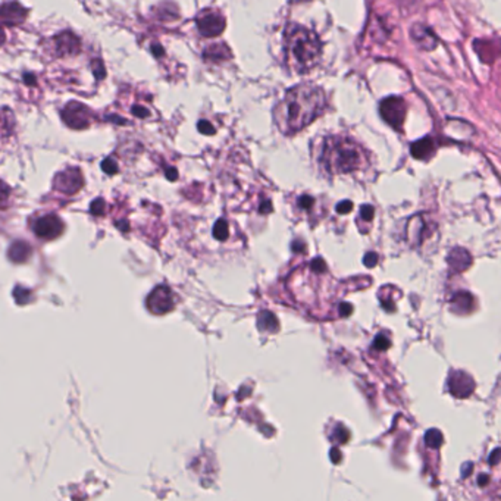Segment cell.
<instances>
[{"instance_id": "21", "label": "cell", "mask_w": 501, "mask_h": 501, "mask_svg": "<svg viewBox=\"0 0 501 501\" xmlns=\"http://www.w3.org/2000/svg\"><path fill=\"white\" fill-rule=\"evenodd\" d=\"M390 345H391V341H390L388 337L384 335V334H379L375 339V341H374V348H375V350H379V352L388 350Z\"/></svg>"}, {"instance_id": "22", "label": "cell", "mask_w": 501, "mask_h": 501, "mask_svg": "<svg viewBox=\"0 0 501 501\" xmlns=\"http://www.w3.org/2000/svg\"><path fill=\"white\" fill-rule=\"evenodd\" d=\"M102 169L109 173V175H114V173L118 172V165L116 162L112 159V158H107L102 162Z\"/></svg>"}, {"instance_id": "28", "label": "cell", "mask_w": 501, "mask_h": 501, "mask_svg": "<svg viewBox=\"0 0 501 501\" xmlns=\"http://www.w3.org/2000/svg\"><path fill=\"white\" fill-rule=\"evenodd\" d=\"M198 128H199V131H200L202 134H208V136L215 134V128H213V125H212L211 122H208V121H200V122L198 124Z\"/></svg>"}, {"instance_id": "38", "label": "cell", "mask_w": 501, "mask_h": 501, "mask_svg": "<svg viewBox=\"0 0 501 501\" xmlns=\"http://www.w3.org/2000/svg\"><path fill=\"white\" fill-rule=\"evenodd\" d=\"M167 177H168L171 181H175V180L178 178V172H177V169L169 168V169L167 171Z\"/></svg>"}, {"instance_id": "6", "label": "cell", "mask_w": 501, "mask_h": 501, "mask_svg": "<svg viewBox=\"0 0 501 501\" xmlns=\"http://www.w3.org/2000/svg\"><path fill=\"white\" fill-rule=\"evenodd\" d=\"M173 306H175V301H173V294L168 287L159 286L149 294L147 309L151 313L165 315V313L171 312L173 309Z\"/></svg>"}, {"instance_id": "24", "label": "cell", "mask_w": 501, "mask_h": 501, "mask_svg": "<svg viewBox=\"0 0 501 501\" xmlns=\"http://www.w3.org/2000/svg\"><path fill=\"white\" fill-rule=\"evenodd\" d=\"M9 195H10V189L3 181H0V208L6 206V203L9 200Z\"/></svg>"}, {"instance_id": "45", "label": "cell", "mask_w": 501, "mask_h": 501, "mask_svg": "<svg viewBox=\"0 0 501 501\" xmlns=\"http://www.w3.org/2000/svg\"><path fill=\"white\" fill-rule=\"evenodd\" d=\"M291 3H301V2H310V0H290Z\"/></svg>"}, {"instance_id": "18", "label": "cell", "mask_w": 501, "mask_h": 501, "mask_svg": "<svg viewBox=\"0 0 501 501\" xmlns=\"http://www.w3.org/2000/svg\"><path fill=\"white\" fill-rule=\"evenodd\" d=\"M231 52L228 50V47L225 45H215L206 49L204 52V58L212 62H220V61H226L230 59Z\"/></svg>"}, {"instance_id": "31", "label": "cell", "mask_w": 501, "mask_h": 501, "mask_svg": "<svg viewBox=\"0 0 501 501\" xmlns=\"http://www.w3.org/2000/svg\"><path fill=\"white\" fill-rule=\"evenodd\" d=\"M93 71H94V75H96V77L97 78H99V80H102V78H105V67H103V63L100 62V61H96L94 63H93Z\"/></svg>"}, {"instance_id": "16", "label": "cell", "mask_w": 501, "mask_h": 501, "mask_svg": "<svg viewBox=\"0 0 501 501\" xmlns=\"http://www.w3.org/2000/svg\"><path fill=\"white\" fill-rule=\"evenodd\" d=\"M257 326L260 331L266 332H275L278 330V319L275 318L274 313L270 312H260L257 317Z\"/></svg>"}, {"instance_id": "9", "label": "cell", "mask_w": 501, "mask_h": 501, "mask_svg": "<svg viewBox=\"0 0 501 501\" xmlns=\"http://www.w3.org/2000/svg\"><path fill=\"white\" fill-rule=\"evenodd\" d=\"M63 230H65V225L56 215L41 216L34 225V233L40 238H45V239L58 238L63 233Z\"/></svg>"}, {"instance_id": "3", "label": "cell", "mask_w": 501, "mask_h": 501, "mask_svg": "<svg viewBox=\"0 0 501 501\" xmlns=\"http://www.w3.org/2000/svg\"><path fill=\"white\" fill-rule=\"evenodd\" d=\"M321 162L330 173H348L365 168V149L352 138L328 137L323 141Z\"/></svg>"}, {"instance_id": "1", "label": "cell", "mask_w": 501, "mask_h": 501, "mask_svg": "<svg viewBox=\"0 0 501 501\" xmlns=\"http://www.w3.org/2000/svg\"><path fill=\"white\" fill-rule=\"evenodd\" d=\"M325 92L318 85L299 84L290 89L275 107V122L281 133L296 134L325 111Z\"/></svg>"}, {"instance_id": "2", "label": "cell", "mask_w": 501, "mask_h": 501, "mask_svg": "<svg viewBox=\"0 0 501 501\" xmlns=\"http://www.w3.org/2000/svg\"><path fill=\"white\" fill-rule=\"evenodd\" d=\"M284 50L290 70L296 74H308L321 59L322 43L315 31L288 24L284 32Z\"/></svg>"}, {"instance_id": "43", "label": "cell", "mask_w": 501, "mask_h": 501, "mask_svg": "<svg viewBox=\"0 0 501 501\" xmlns=\"http://www.w3.org/2000/svg\"><path fill=\"white\" fill-rule=\"evenodd\" d=\"M3 43H5V31L2 27H0V46H2Z\"/></svg>"}, {"instance_id": "40", "label": "cell", "mask_w": 501, "mask_h": 501, "mask_svg": "<svg viewBox=\"0 0 501 501\" xmlns=\"http://www.w3.org/2000/svg\"><path fill=\"white\" fill-rule=\"evenodd\" d=\"M272 209H270V202L268 200V202H264L262 203V206H260V212H262V213H266V212H270Z\"/></svg>"}, {"instance_id": "44", "label": "cell", "mask_w": 501, "mask_h": 501, "mask_svg": "<svg viewBox=\"0 0 501 501\" xmlns=\"http://www.w3.org/2000/svg\"><path fill=\"white\" fill-rule=\"evenodd\" d=\"M24 80L27 81V83H31V84H34V77H32V75H25V77H24Z\"/></svg>"}, {"instance_id": "17", "label": "cell", "mask_w": 501, "mask_h": 501, "mask_svg": "<svg viewBox=\"0 0 501 501\" xmlns=\"http://www.w3.org/2000/svg\"><path fill=\"white\" fill-rule=\"evenodd\" d=\"M14 115L9 109H0V137H8L14 131Z\"/></svg>"}, {"instance_id": "41", "label": "cell", "mask_w": 501, "mask_h": 501, "mask_svg": "<svg viewBox=\"0 0 501 501\" xmlns=\"http://www.w3.org/2000/svg\"><path fill=\"white\" fill-rule=\"evenodd\" d=\"M151 52H153V54H156V56H162V54H163L162 46H159V45L151 46Z\"/></svg>"}, {"instance_id": "42", "label": "cell", "mask_w": 501, "mask_h": 501, "mask_svg": "<svg viewBox=\"0 0 501 501\" xmlns=\"http://www.w3.org/2000/svg\"><path fill=\"white\" fill-rule=\"evenodd\" d=\"M471 471H472V465L469 463V465H467V469H466V467H463V471H462V476L466 473V476L467 475H469L471 473Z\"/></svg>"}, {"instance_id": "29", "label": "cell", "mask_w": 501, "mask_h": 501, "mask_svg": "<svg viewBox=\"0 0 501 501\" xmlns=\"http://www.w3.org/2000/svg\"><path fill=\"white\" fill-rule=\"evenodd\" d=\"M363 264H365L366 268H374V266H376V264H378V255L376 253H372V252L366 253V256L363 257Z\"/></svg>"}, {"instance_id": "35", "label": "cell", "mask_w": 501, "mask_h": 501, "mask_svg": "<svg viewBox=\"0 0 501 501\" xmlns=\"http://www.w3.org/2000/svg\"><path fill=\"white\" fill-rule=\"evenodd\" d=\"M352 312H353L352 304H348V303H341L340 304V315H341V317H348V315H352Z\"/></svg>"}, {"instance_id": "20", "label": "cell", "mask_w": 501, "mask_h": 501, "mask_svg": "<svg viewBox=\"0 0 501 501\" xmlns=\"http://www.w3.org/2000/svg\"><path fill=\"white\" fill-rule=\"evenodd\" d=\"M213 237L220 242H225L230 237V226H228V222L225 220H220L216 221L215 226H213Z\"/></svg>"}, {"instance_id": "39", "label": "cell", "mask_w": 501, "mask_h": 501, "mask_svg": "<svg viewBox=\"0 0 501 501\" xmlns=\"http://www.w3.org/2000/svg\"><path fill=\"white\" fill-rule=\"evenodd\" d=\"M488 482H489V476H488V475L482 473L481 476H479V479H478V484H479V485H481V487H485Z\"/></svg>"}, {"instance_id": "23", "label": "cell", "mask_w": 501, "mask_h": 501, "mask_svg": "<svg viewBox=\"0 0 501 501\" xmlns=\"http://www.w3.org/2000/svg\"><path fill=\"white\" fill-rule=\"evenodd\" d=\"M14 296L19 304H24V303L30 301V291L27 288L24 290L21 287H17V290L14 291Z\"/></svg>"}, {"instance_id": "10", "label": "cell", "mask_w": 501, "mask_h": 501, "mask_svg": "<svg viewBox=\"0 0 501 501\" xmlns=\"http://www.w3.org/2000/svg\"><path fill=\"white\" fill-rule=\"evenodd\" d=\"M449 388L454 397L465 398L469 397L475 391V383L466 372L457 370V372H451L449 376Z\"/></svg>"}, {"instance_id": "4", "label": "cell", "mask_w": 501, "mask_h": 501, "mask_svg": "<svg viewBox=\"0 0 501 501\" xmlns=\"http://www.w3.org/2000/svg\"><path fill=\"white\" fill-rule=\"evenodd\" d=\"M379 114L390 127H393L400 131L407 115V105L405 99H401V97L391 96L381 102Z\"/></svg>"}, {"instance_id": "37", "label": "cell", "mask_w": 501, "mask_h": 501, "mask_svg": "<svg viewBox=\"0 0 501 501\" xmlns=\"http://www.w3.org/2000/svg\"><path fill=\"white\" fill-rule=\"evenodd\" d=\"M500 450L498 449H495L494 451H493V454H491V459H488V462L489 463H491L493 466H495V465H498V459H500Z\"/></svg>"}, {"instance_id": "25", "label": "cell", "mask_w": 501, "mask_h": 501, "mask_svg": "<svg viewBox=\"0 0 501 501\" xmlns=\"http://www.w3.org/2000/svg\"><path fill=\"white\" fill-rule=\"evenodd\" d=\"M339 432H337L335 431V437H337V440H339V443H341V444H345L348 440H350V432H348L344 427H343V425H339Z\"/></svg>"}, {"instance_id": "14", "label": "cell", "mask_w": 501, "mask_h": 501, "mask_svg": "<svg viewBox=\"0 0 501 501\" xmlns=\"http://www.w3.org/2000/svg\"><path fill=\"white\" fill-rule=\"evenodd\" d=\"M27 12L25 9L19 3H8L0 8V18H2L8 24H19L25 19Z\"/></svg>"}, {"instance_id": "30", "label": "cell", "mask_w": 501, "mask_h": 501, "mask_svg": "<svg viewBox=\"0 0 501 501\" xmlns=\"http://www.w3.org/2000/svg\"><path fill=\"white\" fill-rule=\"evenodd\" d=\"M92 213L93 215H102L105 212V202L102 199H97L92 203V208H90Z\"/></svg>"}, {"instance_id": "12", "label": "cell", "mask_w": 501, "mask_h": 501, "mask_svg": "<svg viewBox=\"0 0 501 501\" xmlns=\"http://www.w3.org/2000/svg\"><path fill=\"white\" fill-rule=\"evenodd\" d=\"M54 45H56L61 56H71V54L78 53L80 50V40L70 31H65L54 39Z\"/></svg>"}, {"instance_id": "15", "label": "cell", "mask_w": 501, "mask_h": 501, "mask_svg": "<svg viewBox=\"0 0 501 501\" xmlns=\"http://www.w3.org/2000/svg\"><path fill=\"white\" fill-rule=\"evenodd\" d=\"M9 259L15 264H24L31 256V247L24 242H17L9 247Z\"/></svg>"}, {"instance_id": "19", "label": "cell", "mask_w": 501, "mask_h": 501, "mask_svg": "<svg viewBox=\"0 0 501 501\" xmlns=\"http://www.w3.org/2000/svg\"><path fill=\"white\" fill-rule=\"evenodd\" d=\"M443 441H444V437L438 429H429L427 434H425V443H427V445L431 449H440L443 445Z\"/></svg>"}, {"instance_id": "13", "label": "cell", "mask_w": 501, "mask_h": 501, "mask_svg": "<svg viewBox=\"0 0 501 501\" xmlns=\"http://www.w3.org/2000/svg\"><path fill=\"white\" fill-rule=\"evenodd\" d=\"M435 149H437V143H435V140L431 137H423L412 145L410 151H412V156L415 159L427 160L435 153Z\"/></svg>"}, {"instance_id": "34", "label": "cell", "mask_w": 501, "mask_h": 501, "mask_svg": "<svg viewBox=\"0 0 501 501\" xmlns=\"http://www.w3.org/2000/svg\"><path fill=\"white\" fill-rule=\"evenodd\" d=\"M133 115L137 116V118H146V116H149V111L145 107H141V106H134L133 107Z\"/></svg>"}, {"instance_id": "7", "label": "cell", "mask_w": 501, "mask_h": 501, "mask_svg": "<svg viewBox=\"0 0 501 501\" xmlns=\"http://www.w3.org/2000/svg\"><path fill=\"white\" fill-rule=\"evenodd\" d=\"M63 122L74 129H83L90 125L89 109L78 102H71L62 111Z\"/></svg>"}, {"instance_id": "5", "label": "cell", "mask_w": 501, "mask_h": 501, "mask_svg": "<svg viewBox=\"0 0 501 501\" xmlns=\"http://www.w3.org/2000/svg\"><path fill=\"white\" fill-rule=\"evenodd\" d=\"M195 24L203 37H217L225 30V18L216 10H204L195 19Z\"/></svg>"}, {"instance_id": "33", "label": "cell", "mask_w": 501, "mask_h": 501, "mask_svg": "<svg viewBox=\"0 0 501 501\" xmlns=\"http://www.w3.org/2000/svg\"><path fill=\"white\" fill-rule=\"evenodd\" d=\"M310 265H312V269L317 270V272H325L326 270V264L323 262V260L321 257L315 259Z\"/></svg>"}, {"instance_id": "8", "label": "cell", "mask_w": 501, "mask_h": 501, "mask_svg": "<svg viewBox=\"0 0 501 501\" xmlns=\"http://www.w3.org/2000/svg\"><path fill=\"white\" fill-rule=\"evenodd\" d=\"M84 185V180L80 169L70 168L67 171L61 172L59 175L54 178V187L65 194H75Z\"/></svg>"}, {"instance_id": "11", "label": "cell", "mask_w": 501, "mask_h": 501, "mask_svg": "<svg viewBox=\"0 0 501 501\" xmlns=\"http://www.w3.org/2000/svg\"><path fill=\"white\" fill-rule=\"evenodd\" d=\"M410 37L415 45L422 50H434L438 45L435 32L423 24H415L410 30Z\"/></svg>"}, {"instance_id": "32", "label": "cell", "mask_w": 501, "mask_h": 501, "mask_svg": "<svg viewBox=\"0 0 501 501\" xmlns=\"http://www.w3.org/2000/svg\"><path fill=\"white\" fill-rule=\"evenodd\" d=\"M315 203V199L310 198V195H301L299 199V206L301 209H310Z\"/></svg>"}, {"instance_id": "27", "label": "cell", "mask_w": 501, "mask_h": 501, "mask_svg": "<svg viewBox=\"0 0 501 501\" xmlns=\"http://www.w3.org/2000/svg\"><path fill=\"white\" fill-rule=\"evenodd\" d=\"M374 213H375L374 206H370V204H365V206H362V209H361V216H362V220H363V221H370V220H372V217H374Z\"/></svg>"}, {"instance_id": "36", "label": "cell", "mask_w": 501, "mask_h": 501, "mask_svg": "<svg viewBox=\"0 0 501 501\" xmlns=\"http://www.w3.org/2000/svg\"><path fill=\"white\" fill-rule=\"evenodd\" d=\"M331 460L332 463H340L341 462V451L339 449H332L331 450Z\"/></svg>"}, {"instance_id": "26", "label": "cell", "mask_w": 501, "mask_h": 501, "mask_svg": "<svg viewBox=\"0 0 501 501\" xmlns=\"http://www.w3.org/2000/svg\"><path fill=\"white\" fill-rule=\"evenodd\" d=\"M352 209H353V203L350 200H343V202H340L339 204H337V208H335V211L339 213H341V215L352 212Z\"/></svg>"}]
</instances>
